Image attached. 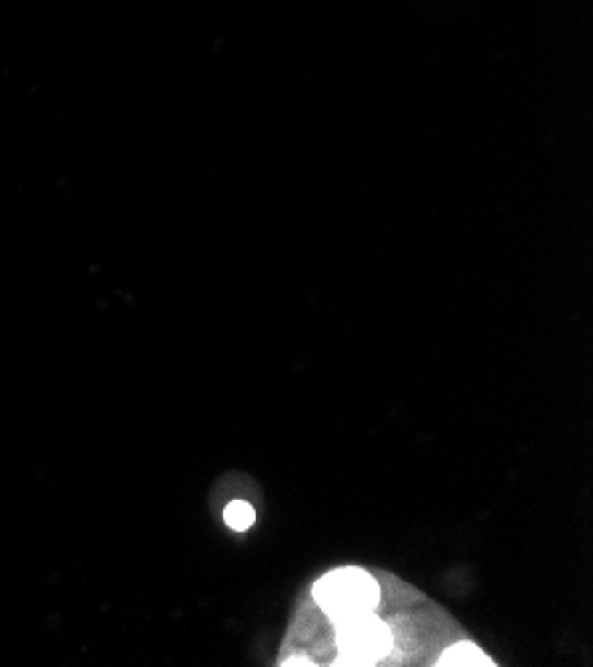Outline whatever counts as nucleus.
I'll list each match as a JSON object with an SVG mask.
<instances>
[{
    "mask_svg": "<svg viewBox=\"0 0 593 667\" xmlns=\"http://www.w3.org/2000/svg\"><path fill=\"white\" fill-rule=\"evenodd\" d=\"M314 598L325 614L344 620V617L373 612L381 598V588L365 569L346 566V569H336L325 574L314 585Z\"/></svg>",
    "mask_w": 593,
    "mask_h": 667,
    "instance_id": "1",
    "label": "nucleus"
},
{
    "mask_svg": "<svg viewBox=\"0 0 593 667\" xmlns=\"http://www.w3.org/2000/svg\"><path fill=\"white\" fill-rule=\"evenodd\" d=\"M338 644L344 657L352 665H362V663H376L381 657H386L392 636L386 622L365 614H354V617H344L338 625Z\"/></svg>",
    "mask_w": 593,
    "mask_h": 667,
    "instance_id": "2",
    "label": "nucleus"
},
{
    "mask_svg": "<svg viewBox=\"0 0 593 667\" xmlns=\"http://www.w3.org/2000/svg\"><path fill=\"white\" fill-rule=\"evenodd\" d=\"M439 665H492V660L482 652V649H476L474 644H458V647H452V649H447L444 655H442V660H439Z\"/></svg>",
    "mask_w": 593,
    "mask_h": 667,
    "instance_id": "3",
    "label": "nucleus"
},
{
    "mask_svg": "<svg viewBox=\"0 0 593 667\" xmlns=\"http://www.w3.org/2000/svg\"><path fill=\"white\" fill-rule=\"evenodd\" d=\"M223 521H226V526H229V529H234V532H245V529H250V526L256 524V510H253V505H250V502L234 500L226 505V510H223Z\"/></svg>",
    "mask_w": 593,
    "mask_h": 667,
    "instance_id": "4",
    "label": "nucleus"
}]
</instances>
